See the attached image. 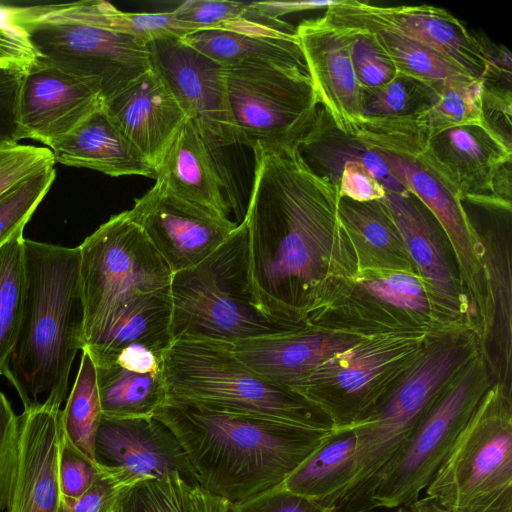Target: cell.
<instances>
[{
	"mask_svg": "<svg viewBox=\"0 0 512 512\" xmlns=\"http://www.w3.org/2000/svg\"><path fill=\"white\" fill-rule=\"evenodd\" d=\"M254 176L244 223L250 272L261 298L297 319L346 235L338 188L316 175L298 147H254Z\"/></svg>",
	"mask_w": 512,
	"mask_h": 512,
	"instance_id": "1",
	"label": "cell"
},
{
	"mask_svg": "<svg viewBox=\"0 0 512 512\" xmlns=\"http://www.w3.org/2000/svg\"><path fill=\"white\" fill-rule=\"evenodd\" d=\"M154 416L175 434L198 485L231 504L282 486L331 433L171 402Z\"/></svg>",
	"mask_w": 512,
	"mask_h": 512,
	"instance_id": "2",
	"label": "cell"
},
{
	"mask_svg": "<svg viewBox=\"0 0 512 512\" xmlns=\"http://www.w3.org/2000/svg\"><path fill=\"white\" fill-rule=\"evenodd\" d=\"M24 251V310L6 378L24 408L41 396L62 404L84 348L79 250L25 238Z\"/></svg>",
	"mask_w": 512,
	"mask_h": 512,
	"instance_id": "3",
	"label": "cell"
},
{
	"mask_svg": "<svg viewBox=\"0 0 512 512\" xmlns=\"http://www.w3.org/2000/svg\"><path fill=\"white\" fill-rule=\"evenodd\" d=\"M169 291L172 341L190 336L232 344L299 328L259 295L244 221L202 262L173 273Z\"/></svg>",
	"mask_w": 512,
	"mask_h": 512,
	"instance_id": "4",
	"label": "cell"
},
{
	"mask_svg": "<svg viewBox=\"0 0 512 512\" xmlns=\"http://www.w3.org/2000/svg\"><path fill=\"white\" fill-rule=\"evenodd\" d=\"M167 401L332 431L330 418L305 397L263 378L228 343L182 336L162 358Z\"/></svg>",
	"mask_w": 512,
	"mask_h": 512,
	"instance_id": "5",
	"label": "cell"
},
{
	"mask_svg": "<svg viewBox=\"0 0 512 512\" xmlns=\"http://www.w3.org/2000/svg\"><path fill=\"white\" fill-rule=\"evenodd\" d=\"M6 12L26 32L40 62L81 80L103 101L152 67L148 45L102 27L87 0L6 7Z\"/></svg>",
	"mask_w": 512,
	"mask_h": 512,
	"instance_id": "6",
	"label": "cell"
},
{
	"mask_svg": "<svg viewBox=\"0 0 512 512\" xmlns=\"http://www.w3.org/2000/svg\"><path fill=\"white\" fill-rule=\"evenodd\" d=\"M425 494L449 512H512V418L509 402H479Z\"/></svg>",
	"mask_w": 512,
	"mask_h": 512,
	"instance_id": "7",
	"label": "cell"
},
{
	"mask_svg": "<svg viewBox=\"0 0 512 512\" xmlns=\"http://www.w3.org/2000/svg\"><path fill=\"white\" fill-rule=\"evenodd\" d=\"M77 247L84 347L130 297L170 286L173 272L127 211L112 215Z\"/></svg>",
	"mask_w": 512,
	"mask_h": 512,
	"instance_id": "8",
	"label": "cell"
},
{
	"mask_svg": "<svg viewBox=\"0 0 512 512\" xmlns=\"http://www.w3.org/2000/svg\"><path fill=\"white\" fill-rule=\"evenodd\" d=\"M224 67L237 145L251 149L298 147L320 106L306 62Z\"/></svg>",
	"mask_w": 512,
	"mask_h": 512,
	"instance_id": "9",
	"label": "cell"
},
{
	"mask_svg": "<svg viewBox=\"0 0 512 512\" xmlns=\"http://www.w3.org/2000/svg\"><path fill=\"white\" fill-rule=\"evenodd\" d=\"M479 402L470 369L442 392L406 442L338 512L392 509L417 500Z\"/></svg>",
	"mask_w": 512,
	"mask_h": 512,
	"instance_id": "10",
	"label": "cell"
},
{
	"mask_svg": "<svg viewBox=\"0 0 512 512\" xmlns=\"http://www.w3.org/2000/svg\"><path fill=\"white\" fill-rule=\"evenodd\" d=\"M462 360L456 345L430 349L401 383L359 424L352 479L331 507L344 508L415 431Z\"/></svg>",
	"mask_w": 512,
	"mask_h": 512,
	"instance_id": "11",
	"label": "cell"
},
{
	"mask_svg": "<svg viewBox=\"0 0 512 512\" xmlns=\"http://www.w3.org/2000/svg\"><path fill=\"white\" fill-rule=\"evenodd\" d=\"M322 18L353 34L388 32L416 41L475 79L489 65V43L445 9L430 5L378 6L357 0H336Z\"/></svg>",
	"mask_w": 512,
	"mask_h": 512,
	"instance_id": "12",
	"label": "cell"
},
{
	"mask_svg": "<svg viewBox=\"0 0 512 512\" xmlns=\"http://www.w3.org/2000/svg\"><path fill=\"white\" fill-rule=\"evenodd\" d=\"M152 68L164 79L187 118L215 150L237 145L225 67L181 38L148 44Z\"/></svg>",
	"mask_w": 512,
	"mask_h": 512,
	"instance_id": "13",
	"label": "cell"
},
{
	"mask_svg": "<svg viewBox=\"0 0 512 512\" xmlns=\"http://www.w3.org/2000/svg\"><path fill=\"white\" fill-rule=\"evenodd\" d=\"M95 459L101 469L128 488L171 475H179L190 486L198 485L180 442L155 416H103L95 439Z\"/></svg>",
	"mask_w": 512,
	"mask_h": 512,
	"instance_id": "14",
	"label": "cell"
},
{
	"mask_svg": "<svg viewBox=\"0 0 512 512\" xmlns=\"http://www.w3.org/2000/svg\"><path fill=\"white\" fill-rule=\"evenodd\" d=\"M173 273L190 269L218 249L238 223L214 216L155 184L126 210Z\"/></svg>",
	"mask_w": 512,
	"mask_h": 512,
	"instance_id": "15",
	"label": "cell"
},
{
	"mask_svg": "<svg viewBox=\"0 0 512 512\" xmlns=\"http://www.w3.org/2000/svg\"><path fill=\"white\" fill-rule=\"evenodd\" d=\"M417 159L461 200L498 205L493 184L512 148L486 125H466L429 136Z\"/></svg>",
	"mask_w": 512,
	"mask_h": 512,
	"instance_id": "16",
	"label": "cell"
},
{
	"mask_svg": "<svg viewBox=\"0 0 512 512\" xmlns=\"http://www.w3.org/2000/svg\"><path fill=\"white\" fill-rule=\"evenodd\" d=\"M61 405L44 400L19 415V457L7 512H57Z\"/></svg>",
	"mask_w": 512,
	"mask_h": 512,
	"instance_id": "17",
	"label": "cell"
},
{
	"mask_svg": "<svg viewBox=\"0 0 512 512\" xmlns=\"http://www.w3.org/2000/svg\"><path fill=\"white\" fill-rule=\"evenodd\" d=\"M295 29L320 105L349 133L364 117L351 57L353 34L322 17L304 20Z\"/></svg>",
	"mask_w": 512,
	"mask_h": 512,
	"instance_id": "18",
	"label": "cell"
},
{
	"mask_svg": "<svg viewBox=\"0 0 512 512\" xmlns=\"http://www.w3.org/2000/svg\"><path fill=\"white\" fill-rule=\"evenodd\" d=\"M102 103L87 84L39 61L24 74L21 85L19 123L23 139L50 148Z\"/></svg>",
	"mask_w": 512,
	"mask_h": 512,
	"instance_id": "19",
	"label": "cell"
},
{
	"mask_svg": "<svg viewBox=\"0 0 512 512\" xmlns=\"http://www.w3.org/2000/svg\"><path fill=\"white\" fill-rule=\"evenodd\" d=\"M219 151L187 119L154 167V179L178 198L214 216L233 221L234 212L240 224Z\"/></svg>",
	"mask_w": 512,
	"mask_h": 512,
	"instance_id": "20",
	"label": "cell"
},
{
	"mask_svg": "<svg viewBox=\"0 0 512 512\" xmlns=\"http://www.w3.org/2000/svg\"><path fill=\"white\" fill-rule=\"evenodd\" d=\"M103 105L153 166L188 119L164 79L151 67Z\"/></svg>",
	"mask_w": 512,
	"mask_h": 512,
	"instance_id": "21",
	"label": "cell"
},
{
	"mask_svg": "<svg viewBox=\"0 0 512 512\" xmlns=\"http://www.w3.org/2000/svg\"><path fill=\"white\" fill-rule=\"evenodd\" d=\"M360 342L352 335L315 333L298 328L229 345L235 355L257 374L297 393L318 366Z\"/></svg>",
	"mask_w": 512,
	"mask_h": 512,
	"instance_id": "22",
	"label": "cell"
},
{
	"mask_svg": "<svg viewBox=\"0 0 512 512\" xmlns=\"http://www.w3.org/2000/svg\"><path fill=\"white\" fill-rule=\"evenodd\" d=\"M50 150L57 163L99 171L112 177L154 178V168L124 135L103 103Z\"/></svg>",
	"mask_w": 512,
	"mask_h": 512,
	"instance_id": "23",
	"label": "cell"
},
{
	"mask_svg": "<svg viewBox=\"0 0 512 512\" xmlns=\"http://www.w3.org/2000/svg\"><path fill=\"white\" fill-rule=\"evenodd\" d=\"M169 287L135 294L114 313L101 336L83 348L96 367L111 364L131 344L164 354L172 342Z\"/></svg>",
	"mask_w": 512,
	"mask_h": 512,
	"instance_id": "24",
	"label": "cell"
},
{
	"mask_svg": "<svg viewBox=\"0 0 512 512\" xmlns=\"http://www.w3.org/2000/svg\"><path fill=\"white\" fill-rule=\"evenodd\" d=\"M387 205L405 249L433 295L448 308L457 307L454 278L446 261L433 215L411 193L386 192Z\"/></svg>",
	"mask_w": 512,
	"mask_h": 512,
	"instance_id": "25",
	"label": "cell"
},
{
	"mask_svg": "<svg viewBox=\"0 0 512 512\" xmlns=\"http://www.w3.org/2000/svg\"><path fill=\"white\" fill-rule=\"evenodd\" d=\"M391 175L429 210L448 236L463 271L472 277L476 257L460 197L417 158L378 152Z\"/></svg>",
	"mask_w": 512,
	"mask_h": 512,
	"instance_id": "26",
	"label": "cell"
},
{
	"mask_svg": "<svg viewBox=\"0 0 512 512\" xmlns=\"http://www.w3.org/2000/svg\"><path fill=\"white\" fill-rule=\"evenodd\" d=\"M298 151L316 175L336 187L344 167L351 162H361L383 185L386 192L408 193L391 175L381 154L368 147L357 136L339 129L321 105L314 124L299 144Z\"/></svg>",
	"mask_w": 512,
	"mask_h": 512,
	"instance_id": "27",
	"label": "cell"
},
{
	"mask_svg": "<svg viewBox=\"0 0 512 512\" xmlns=\"http://www.w3.org/2000/svg\"><path fill=\"white\" fill-rule=\"evenodd\" d=\"M356 443L354 426L334 429L282 487L331 508L352 479Z\"/></svg>",
	"mask_w": 512,
	"mask_h": 512,
	"instance_id": "28",
	"label": "cell"
},
{
	"mask_svg": "<svg viewBox=\"0 0 512 512\" xmlns=\"http://www.w3.org/2000/svg\"><path fill=\"white\" fill-rule=\"evenodd\" d=\"M96 371L104 417H153L167 401L163 369L143 373L112 363Z\"/></svg>",
	"mask_w": 512,
	"mask_h": 512,
	"instance_id": "29",
	"label": "cell"
},
{
	"mask_svg": "<svg viewBox=\"0 0 512 512\" xmlns=\"http://www.w3.org/2000/svg\"><path fill=\"white\" fill-rule=\"evenodd\" d=\"M338 218L352 243L378 265L399 267L410 259L393 217L381 200L356 202L340 198Z\"/></svg>",
	"mask_w": 512,
	"mask_h": 512,
	"instance_id": "30",
	"label": "cell"
},
{
	"mask_svg": "<svg viewBox=\"0 0 512 512\" xmlns=\"http://www.w3.org/2000/svg\"><path fill=\"white\" fill-rule=\"evenodd\" d=\"M181 39L223 66L238 63L288 64L305 61L296 35L291 38H277L221 30H201Z\"/></svg>",
	"mask_w": 512,
	"mask_h": 512,
	"instance_id": "31",
	"label": "cell"
},
{
	"mask_svg": "<svg viewBox=\"0 0 512 512\" xmlns=\"http://www.w3.org/2000/svg\"><path fill=\"white\" fill-rule=\"evenodd\" d=\"M179 21L202 30H221L246 35L291 38L296 29L282 19L260 13L254 2L187 0L171 10Z\"/></svg>",
	"mask_w": 512,
	"mask_h": 512,
	"instance_id": "32",
	"label": "cell"
},
{
	"mask_svg": "<svg viewBox=\"0 0 512 512\" xmlns=\"http://www.w3.org/2000/svg\"><path fill=\"white\" fill-rule=\"evenodd\" d=\"M102 417L96 366L89 352L82 349L72 390L61 411V422L64 436L94 463L95 439Z\"/></svg>",
	"mask_w": 512,
	"mask_h": 512,
	"instance_id": "33",
	"label": "cell"
},
{
	"mask_svg": "<svg viewBox=\"0 0 512 512\" xmlns=\"http://www.w3.org/2000/svg\"><path fill=\"white\" fill-rule=\"evenodd\" d=\"M24 237L0 248V376L6 377L24 310L26 266Z\"/></svg>",
	"mask_w": 512,
	"mask_h": 512,
	"instance_id": "34",
	"label": "cell"
},
{
	"mask_svg": "<svg viewBox=\"0 0 512 512\" xmlns=\"http://www.w3.org/2000/svg\"><path fill=\"white\" fill-rule=\"evenodd\" d=\"M443 84L432 83L398 73L377 87H361L364 117H417L438 100Z\"/></svg>",
	"mask_w": 512,
	"mask_h": 512,
	"instance_id": "35",
	"label": "cell"
},
{
	"mask_svg": "<svg viewBox=\"0 0 512 512\" xmlns=\"http://www.w3.org/2000/svg\"><path fill=\"white\" fill-rule=\"evenodd\" d=\"M370 35L390 58L398 73L434 85L475 79L437 52L402 35L388 32Z\"/></svg>",
	"mask_w": 512,
	"mask_h": 512,
	"instance_id": "36",
	"label": "cell"
},
{
	"mask_svg": "<svg viewBox=\"0 0 512 512\" xmlns=\"http://www.w3.org/2000/svg\"><path fill=\"white\" fill-rule=\"evenodd\" d=\"M482 87L481 79L446 82L437 102L415 119L428 137L454 127L485 125Z\"/></svg>",
	"mask_w": 512,
	"mask_h": 512,
	"instance_id": "37",
	"label": "cell"
},
{
	"mask_svg": "<svg viewBox=\"0 0 512 512\" xmlns=\"http://www.w3.org/2000/svg\"><path fill=\"white\" fill-rule=\"evenodd\" d=\"M55 178V166L47 167L21 181L0 199V248L14 239L24 237L26 224Z\"/></svg>",
	"mask_w": 512,
	"mask_h": 512,
	"instance_id": "38",
	"label": "cell"
},
{
	"mask_svg": "<svg viewBox=\"0 0 512 512\" xmlns=\"http://www.w3.org/2000/svg\"><path fill=\"white\" fill-rule=\"evenodd\" d=\"M191 487L179 475L141 482L126 493L120 512H188Z\"/></svg>",
	"mask_w": 512,
	"mask_h": 512,
	"instance_id": "39",
	"label": "cell"
},
{
	"mask_svg": "<svg viewBox=\"0 0 512 512\" xmlns=\"http://www.w3.org/2000/svg\"><path fill=\"white\" fill-rule=\"evenodd\" d=\"M55 163L52 151L46 147L0 143V199L30 175Z\"/></svg>",
	"mask_w": 512,
	"mask_h": 512,
	"instance_id": "40",
	"label": "cell"
},
{
	"mask_svg": "<svg viewBox=\"0 0 512 512\" xmlns=\"http://www.w3.org/2000/svg\"><path fill=\"white\" fill-rule=\"evenodd\" d=\"M361 286L369 294L393 306L427 312L429 301L418 278L404 272L363 280Z\"/></svg>",
	"mask_w": 512,
	"mask_h": 512,
	"instance_id": "41",
	"label": "cell"
},
{
	"mask_svg": "<svg viewBox=\"0 0 512 512\" xmlns=\"http://www.w3.org/2000/svg\"><path fill=\"white\" fill-rule=\"evenodd\" d=\"M19 457V415L0 389V512L7 509Z\"/></svg>",
	"mask_w": 512,
	"mask_h": 512,
	"instance_id": "42",
	"label": "cell"
},
{
	"mask_svg": "<svg viewBox=\"0 0 512 512\" xmlns=\"http://www.w3.org/2000/svg\"><path fill=\"white\" fill-rule=\"evenodd\" d=\"M351 57L361 87L386 84L398 74L390 58L370 34H353Z\"/></svg>",
	"mask_w": 512,
	"mask_h": 512,
	"instance_id": "43",
	"label": "cell"
},
{
	"mask_svg": "<svg viewBox=\"0 0 512 512\" xmlns=\"http://www.w3.org/2000/svg\"><path fill=\"white\" fill-rule=\"evenodd\" d=\"M58 472L61 495L77 498L92 486L101 468L82 454L64 436L62 430Z\"/></svg>",
	"mask_w": 512,
	"mask_h": 512,
	"instance_id": "44",
	"label": "cell"
},
{
	"mask_svg": "<svg viewBox=\"0 0 512 512\" xmlns=\"http://www.w3.org/2000/svg\"><path fill=\"white\" fill-rule=\"evenodd\" d=\"M130 489L101 469L98 478L81 496L61 495L57 512H116Z\"/></svg>",
	"mask_w": 512,
	"mask_h": 512,
	"instance_id": "45",
	"label": "cell"
},
{
	"mask_svg": "<svg viewBox=\"0 0 512 512\" xmlns=\"http://www.w3.org/2000/svg\"><path fill=\"white\" fill-rule=\"evenodd\" d=\"M39 62V56L26 32L0 7V67L27 72Z\"/></svg>",
	"mask_w": 512,
	"mask_h": 512,
	"instance_id": "46",
	"label": "cell"
},
{
	"mask_svg": "<svg viewBox=\"0 0 512 512\" xmlns=\"http://www.w3.org/2000/svg\"><path fill=\"white\" fill-rule=\"evenodd\" d=\"M25 73L0 67V143L23 139L19 123V100Z\"/></svg>",
	"mask_w": 512,
	"mask_h": 512,
	"instance_id": "47",
	"label": "cell"
},
{
	"mask_svg": "<svg viewBox=\"0 0 512 512\" xmlns=\"http://www.w3.org/2000/svg\"><path fill=\"white\" fill-rule=\"evenodd\" d=\"M230 512H331V508L280 486L246 501L231 504Z\"/></svg>",
	"mask_w": 512,
	"mask_h": 512,
	"instance_id": "48",
	"label": "cell"
},
{
	"mask_svg": "<svg viewBox=\"0 0 512 512\" xmlns=\"http://www.w3.org/2000/svg\"><path fill=\"white\" fill-rule=\"evenodd\" d=\"M482 112L484 124L495 132L506 145L512 148L511 141V86L483 82Z\"/></svg>",
	"mask_w": 512,
	"mask_h": 512,
	"instance_id": "49",
	"label": "cell"
},
{
	"mask_svg": "<svg viewBox=\"0 0 512 512\" xmlns=\"http://www.w3.org/2000/svg\"><path fill=\"white\" fill-rule=\"evenodd\" d=\"M340 197L356 202L381 200L386 194L383 185L361 162L347 164L337 183Z\"/></svg>",
	"mask_w": 512,
	"mask_h": 512,
	"instance_id": "50",
	"label": "cell"
},
{
	"mask_svg": "<svg viewBox=\"0 0 512 512\" xmlns=\"http://www.w3.org/2000/svg\"><path fill=\"white\" fill-rule=\"evenodd\" d=\"M335 0L319 1H262L254 2L257 10L263 15L272 19H281L282 16L317 9H327L334 4Z\"/></svg>",
	"mask_w": 512,
	"mask_h": 512,
	"instance_id": "51",
	"label": "cell"
},
{
	"mask_svg": "<svg viewBox=\"0 0 512 512\" xmlns=\"http://www.w3.org/2000/svg\"><path fill=\"white\" fill-rule=\"evenodd\" d=\"M230 507L231 503L207 492L199 485L190 488L188 512H230Z\"/></svg>",
	"mask_w": 512,
	"mask_h": 512,
	"instance_id": "52",
	"label": "cell"
},
{
	"mask_svg": "<svg viewBox=\"0 0 512 512\" xmlns=\"http://www.w3.org/2000/svg\"><path fill=\"white\" fill-rule=\"evenodd\" d=\"M116 512H120V508Z\"/></svg>",
	"mask_w": 512,
	"mask_h": 512,
	"instance_id": "53",
	"label": "cell"
}]
</instances>
